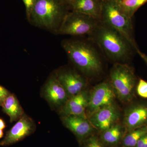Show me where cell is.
<instances>
[{"label":"cell","instance_id":"1","mask_svg":"<svg viewBox=\"0 0 147 147\" xmlns=\"http://www.w3.org/2000/svg\"><path fill=\"white\" fill-rule=\"evenodd\" d=\"M62 46L74 65L86 76H94L102 72V65L97 51L84 40H63Z\"/></svg>","mask_w":147,"mask_h":147},{"label":"cell","instance_id":"2","mask_svg":"<svg viewBox=\"0 0 147 147\" xmlns=\"http://www.w3.org/2000/svg\"><path fill=\"white\" fill-rule=\"evenodd\" d=\"M92 36L103 53L115 63H125L131 57L133 46L119 32L102 23Z\"/></svg>","mask_w":147,"mask_h":147},{"label":"cell","instance_id":"3","mask_svg":"<svg viewBox=\"0 0 147 147\" xmlns=\"http://www.w3.org/2000/svg\"><path fill=\"white\" fill-rule=\"evenodd\" d=\"M69 9L63 0H36L28 21L35 26L57 34Z\"/></svg>","mask_w":147,"mask_h":147},{"label":"cell","instance_id":"4","mask_svg":"<svg viewBox=\"0 0 147 147\" xmlns=\"http://www.w3.org/2000/svg\"><path fill=\"white\" fill-rule=\"evenodd\" d=\"M100 22L119 32L135 50L138 49L133 37L132 18L123 11L116 0H102Z\"/></svg>","mask_w":147,"mask_h":147},{"label":"cell","instance_id":"5","mask_svg":"<svg viewBox=\"0 0 147 147\" xmlns=\"http://www.w3.org/2000/svg\"><path fill=\"white\" fill-rule=\"evenodd\" d=\"M110 77L116 98L123 103L133 101L137 83L133 69L126 63H115L111 68Z\"/></svg>","mask_w":147,"mask_h":147},{"label":"cell","instance_id":"6","mask_svg":"<svg viewBox=\"0 0 147 147\" xmlns=\"http://www.w3.org/2000/svg\"><path fill=\"white\" fill-rule=\"evenodd\" d=\"M99 22L88 15L73 11H69L61 24L57 34L74 36L92 35Z\"/></svg>","mask_w":147,"mask_h":147},{"label":"cell","instance_id":"7","mask_svg":"<svg viewBox=\"0 0 147 147\" xmlns=\"http://www.w3.org/2000/svg\"><path fill=\"white\" fill-rule=\"evenodd\" d=\"M116 97L110 82L97 84L89 92L88 102L86 110L87 117L103 108L115 103Z\"/></svg>","mask_w":147,"mask_h":147},{"label":"cell","instance_id":"8","mask_svg":"<svg viewBox=\"0 0 147 147\" xmlns=\"http://www.w3.org/2000/svg\"><path fill=\"white\" fill-rule=\"evenodd\" d=\"M129 103L124 112L123 124L127 133L147 125V100Z\"/></svg>","mask_w":147,"mask_h":147},{"label":"cell","instance_id":"9","mask_svg":"<svg viewBox=\"0 0 147 147\" xmlns=\"http://www.w3.org/2000/svg\"><path fill=\"white\" fill-rule=\"evenodd\" d=\"M119 108L115 103L97 110L88 117L94 128L103 131L119 122Z\"/></svg>","mask_w":147,"mask_h":147},{"label":"cell","instance_id":"10","mask_svg":"<svg viewBox=\"0 0 147 147\" xmlns=\"http://www.w3.org/2000/svg\"><path fill=\"white\" fill-rule=\"evenodd\" d=\"M35 127V124L32 119L24 114L0 142V146H10L21 141L32 134Z\"/></svg>","mask_w":147,"mask_h":147},{"label":"cell","instance_id":"11","mask_svg":"<svg viewBox=\"0 0 147 147\" xmlns=\"http://www.w3.org/2000/svg\"><path fill=\"white\" fill-rule=\"evenodd\" d=\"M56 73L69 98L86 90L88 84L87 80L78 72L63 68L56 71Z\"/></svg>","mask_w":147,"mask_h":147},{"label":"cell","instance_id":"12","mask_svg":"<svg viewBox=\"0 0 147 147\" xmlns=\"http://www.w3.org/2000/svg\"><path fill=\"white\" fill-rule=\"evenodd\" d=\"M43 91L45 99L50 105L56 108H62L69 98L58 79L56 71L52 74L47 79L44 85Z\"/></svg>","mask_w":147,"mask_h":147},{"label":"cell","instance_id":"13","mask_svg":"<svg viewBox=\"0 0 147 147\" xmlns=\"http://www.w3.org/2000/svg\"><path fill=\"white\" fill-rule=\"evenodd\" d=\"M89 92L85 90L69 97L61 108L62 116L75 115L88 118L86 110L88 102Z\"/></svg>","mask_w":147,"mask_h":147},{"label":"cell","instance_id":"14","mask_svg":"<svg viewBox=\"0 0 147 147\" xmlns=\"http://www.w3.org/2000/svg\"><path fill=\"white\" fill-rule=\"evenodd\" d=\"M62 121L65 126L79 139L88 137L94 130L88 119L80 116H62Z\"/></svg>","mask_w":147,"mask_h":147},{"label":"cell","instance_id":"15","mask_svg":"<svg viewBox=\"0 0 147 147\" xmlns=\"http://www.w3.org/2000/svg\"><path fill=\"white\" fill-rule=\"evenodd\" d=\"M102 0H75L69 6L71 11L88 15L100 21Z\"/></svg>","mask_w":147,"mask_h":147},{"label":"cell","instance_id":"16","mask_svg":"<svg viewBox=\"0 0 147 147\" xmlns=\"http://www.w3.org/2000/svg\"><path fill=\"white\" fill-rule=\"evenodd\" d=\"M3 112L9 117L11 123L17 121L24 115L23 108L16 96L10 93L2 104Z\"/></svg>","mask_w":147,"mask_h":147},{"label":"cell","instance_id":"17","mask_svg":"<svg viewBox=\"0 0 147 147\" xmlns=\"http://www.w3.org/2000/svg\"><path fill=\"white\" fill-rule=\"evenodd\" d=\"M124 129L125 128L123 125L117 123L108 129L102 131V141L108 144H117L122 137Z\"/></svg>","mask_w":147,"mask_h":147},{"label":"cell","instance_id":"18","mask_svg":"<svg viewBox=\"0 0 147 147\" xmlns=\"http://www.w3.org/2000/svg\"><path fill=\"white\" fill-rule=\"evenodd\" d=\"M119 6L128 17L132 18L134 13L147 2V0H116Z\"/></svg>","mask_w":147,"mask_h":147},{"label":"cell","instance_id":"19","mask_svg":"<svg viewBox=\"0 0 147 147\" xmlns=\"http://www.w3.org/2000/svg\"><path fill=\"white\" fill-rule=\"evenodd\" d=\"M147 133V125L127 132L123 140L125 147H135L137 142Z\"/></svg>","mask_w":147,"mask_h":147},{"label":"cell","instance_id":"20","mask_svg":"<svg viewBox=\"0 0 147 147\" xmlns=\"http://www.w3.org/2000/svg\"><path fill=\"white\" fill-rule=\"evenodd\" d=\"M136 92L140 97L147 99V82L144 79H139L137 82Z\"/></svg>","mask_w":147,"mask_h":147},{"label":"cell","instance_id":"21","mask_svg":"<svg viewBox=\"0 0 147 147\" xmlns=\"http://www.w3.org/2000/svg\"><path fill=\"white\" fill-rule=\"evenodd\" d=\"M26 9L27 20H28L32 12L36 0H22Z\"/></svg>","mask_w":147,"mask_h":147},{"label":"cell","instance_id":"22","mask_svg":"<svg viewBox=\"0 0 147 147\" xmlns=\"http://www.w3.org/2000/svg\"><path fill=\"white\" fill-rule=\"evenodd\" d=\"M85 147H103L99 140L96 136H91L87 140Z\"/></svg>","mask_w":147,"mask_h":147},{"label":"cell","instance_id":"23","mask_svg":"<svg viewBox=\"0 0 147 147\" xmlns=\"http://www.w3.org/2000/svg\"><path fill=\"white\" fill-rule=\"evenodd\" d=\"M11 93L5 87L0 85V100L3 102Z\"/></svg>","mask_w":147,"mask_h":147},{"label":"cell","instance_id":"24","mask_svg":"<svg viewBox=\"0 0 147 147\" xmlns=\"http://www.w3.org/2000/svg\"><path fill=\"white\" fill-rule=\"evenodd\" d=\"M135 147H147V133L139 139Z\"/></svg>","mask_w":147,"mask_h":147},{"label":"cell","instance_id":"25","mask_svg":"<svg viewBox=\"0 0 147 147\" xmlns=\"http://www.w3.org/2000/svg\"><path fill=\"white\" fill-rule=\"evenodd\" d=\"M136 51H137L139 56L143 59V60L146 63L147 65V55L145 54L144 53L141 52L138 49Z\"/></svg>","mask_w":147,"mask_h":147},{"label":"cell","instance_id":"26","mask_svg":"<svg viewBox=\"0 0 147 147\" xmlns=\"http://www.w3.org/2000/svg\"><path fill=\"white\" fill-rule=\"evenodd\" d=\"M6 127L5 123L4 121L2 119L0 118V129L3 130Z\"/></svg>","mask_w":147,"mask_h":147},{"label":"cell","instance_id":"27","mask_svg":"<svg viewBox=\"0 0 147 147\" xmlns=\"http://www.w3.org/2000/svg\"><path fill=\"white\" fill-rule=\"evenodd\" d=\"M63 1L66 4L68 5L69 7V6H70V5L71 4V3L73 2L74 1H75V0H63Z\"/></svg>","mask_w":147,"mask_h":147},{"label":"cell","instance_id":"28","mask_svg":"<svg viewBox=\"0 0 147 147\" xmlns=\"http://www.w3.org/2000/svg\"><path fill=\"white\" fill-rule=\"evenodd\" d=\"M3 130L0 129V139L2 138L3 136Z\"/></svg>","mask_w":147,"mask_h":147},{"label":"cell","instance_id":"29","mask_svg":"<svg viewBox=\"0 0 147 147\" xmlns=\"http://www.w3.org/2000/svg\"><path fill=\"white\" fill-rule=\"evenodd\" d=\"M3 102L0 100V106H1Z\"/></svg>","mask_w":147,"mask_h":147}]
</instances>
